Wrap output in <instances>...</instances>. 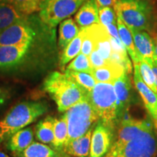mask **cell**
<instances>
[{"label":"cell","mask_w":157,"mask_h":157,"mask_svg":"<svg viewBox=\"0 0 157 157\" xmlns=\"http://www.w3.org/2000/svg\"><path fill=\"white\" fill-rule=\"evenodd\" d=\"M154 126L155 127H157V113H156V119H154Z\"/></svg>","instance_id":"obj_38"},{"label":"cell","mask_w":157,"mask_h":157,"mask_svg":"<svg viewBox=\"0 0 157 157\" xmlns=\"http://www.w3.org/2000/svg\"><path fill=\"white\" fill-rule=\"evenodd\" d=\"M84 34V29L81 28L75 38H74L73 40L62 50L60 56V60H59V66L62 70L64 69L66 64L68 63L71 60H73L81 52Z\"/></svg>","instance_id":"obj_20"},{"label":"cell","mask_w":157,"mask_h":157,"mask_svg":"<svg viewBox=\"0 0 157 157\" xmlns=\"http://www.w3.org/2000/svg\"><path fill=\"white\" fill-rule=\"evenodd\" d=\"M105 29H107L108 32L109 33V34L111 35V36L113 37V38L116 39H120V37H119V31H118L117 23H112V24L108 25L105 26Z\"/></svg>","instance_id":"obj_33"},{"label":"cell","mask_w":157,"mask_h":157,"mask_svg":"<svg viewBox=\"0 0 157 157\" xmlns=\"http://www.w3.org/2000/svg\"><path fill=\"white\" fill-rule=\"evenodd\" d=\"M65 73L72 78L82 88L89 92L95 87L97 82L90 73L84 71H75L66 70Z\"/></svg>","instance_id":"obj_27"},{"label":"cell","mask_w":157,"mask_h":157,"mask_svg":"<svg viewBox=\"0 0 157 157\" xmlns=\"http://www.w3.org/2000/svg\"><path fill=\"white\" fill-rule=\"evenodd\" d=\"M149 34L151 36L153 40H154V58H153V60L155 63L157 64V25L154 27V29L151 31Z\"/></svg>","instance_id":"obj_32"},{"label":"cell","mask_w":157,"mask_h":157,"mask_svg":"<svg viewBox=\"0 0 157 157\" xmlns=\"http://www.w3.org/2000/svg\"><path fill=\"white\" fill-rule=\"evenodd\" d=\"M113 8L129 30L150 33L156 26L152 7L146 0H117Z\"/></svg>","instance_id":"obj_3"},{"label":"cell","mask_w":157,"mask_h":157,"mask_svg":"<svg viewBox=\"0 0 157 157\" xmlns=\"http://www.w3.org/2000/svg\"><path fill=\"white\" fill-rule=\"evenodd\" d=\"M55 118L50 116L45 117L35 127V135L38 140L52 146L54 140Z\"/></svg>","instance_id":"obj_23"},{"label":"cell","mask_w":157,"mask_h":157,"mask_svg":"<svg viewBox=\"0 0 157 157\" xmlns=\"http://www.w3.org/2000/svg\"><path fill=\"white\" fill-rule=\"evenodd\" d=\"M134 82L135 87L142 98L145 106L154 120L157 113V94L149 88L143 81L137 63L134 64Z\"/></svg>","instance_id":"obj_13"},{"label":"cell","mask_w":157,"mask_h":157,"mask_svg":"<svg viewBox=\"0 0 157 157\" xmlns=\"http://www.w3.org/2000/svg\"><path fill=\"white\" fill-rule=\"evenodd\" d=\"M68 138V124L65 115L60 119H55L54 123V140L52 142V148L57 151L62 153L63 149Z\"/></svg>","instance_id":"obj_25"},{"label":"cell","mask_w":157,"mask_h":157,"mask_svg":"<svg viewBox=\"0 0 157 157\" xmlns=\"http://www.w3.org/2000/svg\"><path fill=\"white\" fill-rule=\"evenodd\" d=\"M156 130H157V127H156Z\"/></svg>","instance_id":"obj_40"},{"label":"cell","mask_w":157,"mask_h":157,"mask_svg":"<svg viewBox=\"0 0 157 157\" xmlns=\"http://www.w3.org/2000/svg\"><path fill=\"white\" fill-rule=\"evenodd\" d=\"M93 129H90L82 136L68 142L64 146L60 154L65 155L66 157L89 156Z\"/></svg>","instance_id":"obj_16"},{"label":"cell","mask_w":157,"mask_h":157,"mask_svg":"<svg viewBox=\"0 0 157 157\" xmlns=\"http://www.w3.org/2000/svg\"><path fill=\"white\" fill-rule=\"evenodd\" d=\"M48 110L44 102L23 101L15 104L0 121V143L34 122Z\"/></svg>","instance_id":"obj_2"},{"label":"cell","mask_w":157,"mask_h":157,"mask_svg":"<svg viewBox=\"0 0 157 157\" xmlns=\"http://www.w3.org/2000/svg\"><path fill=\"white\" fill-rule=\"evenodd\" d=\"M26 19L14 6L4 0H0V32L17 21Z\"/></svg>","instance_id":"obj_19"},{"label":"cell","mask_w":157,"mask_h":157,"mask_svg":"<svg viewBox=\"0 0 157 157\" xmlns=\"http://www.w3.org/2000/svg\"><path fill=\"white\" fill-rule=\"evenodd\" d=\"M43 88L55 101L60 112L67 110L87 97L88 92L66 73L54 71L45 78Z\"/></svg>","instance_id":"obj_1"},{"label":"cell","mask_w":157,"mask_h":157,"mask_svg":"<svg viewBox=\"0 0 157 157\" xmlns=\"http://www.w3.org/2000/svg\"><path fill=\"white\" fill-rule=\"evenodd\" d=\"M88 58H89L91 67L93 68L102 67V66H105L106 64L109 63H108L106 60H105L102 58L101 55L99 54V52L95 49L91 52V54L90 55Z\"/></svg>","instance_id":"obj_31"},{"label":"cell","mask_w":157,"mask_h":157,"mask_svg":"<svg viewBox=\"0 0 157 157\" xmlns=\"http://www.w3.org/2000/svg\"><path fill=\"white\" fill-rule=\"evenodd\" d=\"M75 21L81 28L100 23L99 6L96 0H85L76 12Z\"/></svg>","instance_id":"obj_15"},{"label":"cell","mask_w":157,"mask_h":157,"mask_svg":"<svg viewBox=\"0 0 157 157\" xmlns=\"http://www.w3.org/2000/svg\"><path fill=\"white\" fill-rule=\"evenodd\" d=\"M36 33L26 19L17 21L0 32V45L31 44Z\"/></svg>","instance_id":"obj_9"},{"label":"cell","mask_w":157,"mask_h":157,"mask_svg":"<svg viewBox=\"0 0 157 157\" xmlns=\"http://www.w3.org/2000/svg\"><path fill=\"white\" fill-rule=\"evenodd\" d=\"M155 126L121 146L111 145L104 157H157V134Z\"/></svg>","instance_id":"obj_6"},{"label":"cell","mask_w":157,"mask_h":157,"mask_svg":"<svg viewBox=\"0 0 157 157\" xmlns=\"http://www.w3.org/2000/svg\"><path fill=\"white\" fill-rule=\"evenodd\" d=\"M0 157H9V156H7V155L5 153H4V152L0 151Z\"/></svg>","instance_id":"obj_37"},{"label":"cell","mask_w":157,"mask_h":157,"mask_svg":"<svg viewBox=\"0 0 157 157\" xmlns=\"http://www.w3.org/2000/svg\"><path fill=\"white\" fill-rule=\"evenodd\" d=\"M113 130L100 120L93 131L89 157H104L113 143Z\"/></svg>","instance_id":"obj_10"},{"label":"cell","mask_w":157,"mask_h":157,"mask_svg":"<svg viewBox=\"0 0 157 157\" xmlns=\"http://www.w3.org/2000/svg\"><path fill=\"white\" fill-rule=\"evenodd\" d=\"M34 127L23 128L15 132L7 140V148L13 153L22 152L34 142Z\"/></svg>","instance_id":"obj_17"},{"label":"cell","mask_w":157,"mask_h":157,"mask_svg":"<svg viewBox=\"0 0 157 157\" xmlns=\"http://www.w3.org/2000/svg\"><path fill=\"white\" fill-rule=\"evenodd\" d=\"M147 62H148V63L150 64V66H151L153 71H154V73L155 78H156V87H157V64L155 63L153 60H148V61H147Z\"/></svg>","instance_id":"obj_36"},{"label":"cell","mask_w":157,"mask_h":157,"mask_svg":"<svg viewBox=\"0 0 157 157\" xmlns=\"http://www.w3.org/2000/svg\"><path fill=\"white\" fill-rule=\"evenodd\" d=\"M10 94L7 90L0 87V107L2 106L5 102L9 99Z\"/></svg>","instance_id":"obj_34"},{"label":"cell","mask_w":157,"mask_h":157,"mask_svg":"<svg viewBox=\"0 0 157 157\" xmlns=\"http://www.w3.org/2000/svg\"><path fill=\"white\" fill-rule=\"evenodd\" d=\"M125 73V70L121 65L111 62L102 67L93 68L91 74L97 82H111L119 78Z\"/></svg>","instance_id":"obj_18"},{"label":"cell","mask_w":157,"mask_h":157,"mask_svg":"<svg viewBox=\"0 0 157 157\" xmlns=\"http://www.w3.org/2000/svg\"><path fill=\"white\" fill-rule=\"evenodd\" d=\"M136 50L139 62L142 60L146 61L153 60L154 52V44L151 36L146 31L130 30Z\"/></svg>","instance_id":"obj_14"},{"label":"cell","mask_w":157,"mask_h":157,"mask_svg":"<svg viewBox=\"0 0 157 157\" xmlns=\"http://www.w3.org/2000/svg\"><path fill=\"white\" fill-rule=\"evenodd\" d=\"M14 155L15 157H58L60 154L44 143L33 142L22 152Z\"/></svg>","instance_id":"obj_22"},{"label":"cell","mask_w":157,"mask_h":157,"mask_svg":"<svg viewBox=\"0 0 157 157\" xmlns=\"http://www.w3.org/2000/svg\"><path fill=\"white\" fill-rule=\"evenodd\" d=\"M66 70L75 71H84L91 74L92 69L89 58L85 55L80 52L76 58L73 59L71 62L68 65Z\"/></svg>","instance_id":"obj_29"},{"label":"cell","mask_w":157,"mask_h":157,"mask_svg":"<svg viewBox=\"0 0 157 157\" xmlns=\"http://www.w3.org/2000/svg\"><path fill=\"white\" fill-rule=\"evenodd\" d=\"M117 101V127L123 116L129 111L133 101L132 85L128 74L125 72L113 82Z\"/></svg>","instance_id":"obj_11"},{"label":"cell","mask_w":157,"mask_h":157,"mask_svg":"<svg viewBox=\"0 0 157 157\" xmlns=\"http://www.w3.org/2000/svg\"><path fill=\"white\" fill-rule=\"evenodd\" d=\"M14 6L25 16L39 12L44 0H4Z\"/></svg>","instance_id":"obj_26"},{"label":"cell","mask_w":157,"mask_h":157,"mask_svg":"<svg viewBox=\"0 0 157 157\" xmlns=\"http://www.w3.org/2000/svg\"><path fill=\"white\" fill-rule=\"evenodd\" d=\"M99 19L100 23L105 27L117 23V15L113 7H99Z\"/></svg>","instance_id":"obj_30"},{"label":"cell","mask_w":157,"mask_h":157,"mask_svg":"<svg viewBox=\"0 0 157 157\" xmlns=\"http://www.w3.org/2000/svg\"><path fill=\"white\" fill-rule=\"evenodd\" d=\"M31 44L0 45V68L14 67L22 62Z\"/></svg>","instance_id":"obj_12"},{"label":"cell","mask_w":157,"mask_h":157,"mask_svg":"<svg viewBox=\"0 0 157 157\" xmlns=\"http://www.w3.org/2000/svg\"><path fill=\"white\" fill-rule=\"evenodd\" d=\"M140 75L143 81L149 88H151L155 93L157 94V87L156 85V78L151 66L146 60H142L138 63Z\"/></svg>","instance_id":"obj_28"},{"label":"cell","mask_w":157,"mask_h":157,"mask_svg":"<svg viewBox=\"0 0 157 157\" xmlns=\"http://www.w3.org/2000/svg\"><path fill=\"white\" fill-rule=\"evenodd\" d=\"M80 29L73 18H66L60 23L58 46L63 50L78 34Z\"/></svg>","instance_id":"obj_21"},{"label":"cell","mask_w":157,"mask_h":157,"mask_svg":"<svg viewBox=\"0 0 157 157\" xmlns=\"http://www.w3.org/2000/svg\"><path fill=\"white\" fill-rule=\"evenodd\" d=\"M64 115L68 124L66 143L84 135L100 121L99 116L88 100L87 95L65 111Z\"/></svg>","instance_id":"obj_5"},{"label":"cell","mask_w":157,"mask_h":157,"mask_svg":"<svg viewBox=\"0 0 157 157\" xmlns=\"http://www.w3.org/2000/svg\"><path fill=\"white\" fill-rule=\"evenodd\" d=\"M150 119H137L129 117L118 125V130L112 145L121 146L154 127Z\"/></svg>","instance_id":"obj_8"},{"label":"cell","mask_w":157,"mask_h":157,"mask_svg":"<svg viewBox=\"0 0 157 157\" xmlns=\"http://www.w3.org/2000/svg\"><path fill=\"white\" fill-rule=\"evenodd\" d=\"M58 157H64V156H62V155H61V154H60V156H59Z\"/></svg>","instance_id":"obj_39"},{"label":"cell","mask_w":157,"mask_h":157,"mask_svg":"<svg viewBox=\"0 0 157 157\" xmlns=\"http://www.w3.org/2000/svg\"><path fill=\"white\" fill-rule=\"evenodd\" d=\"M99 7H113L117 0H96Z\"/></svg>","instance_id":"obj_35"},{"label":"cell","mask_w":157,"mask_h":157,"mask_svg":"<svg viewBox=\"0 0 157 157\" xmlns=\"http://www.w3.org/2000/svg\"><path fill=\"white\" fill-rule=\"evenodd\" d=\"M85 0H44L39 17L48 28L54 29L79 9Z\"/></svg>","instance_id":"obj_7"},{"label":"cell","mask_w":157,"mask_h":157,"mask_svg":"<svg viewBox=\"0 0 157 157\" xmlns=\"http://www.w3.org/2000/svg\"><path fill=\"white\" fill-rule=\"evenodd\" d=\"M117 24L121 42H122L124 48H126L127 53L129 55V56L132 58L133 63H138L139 60L138 58H137L136 50H135L132 33H131V31L129 29L128 27L124 24V23L123 22L122 20H121L119 16H117Z\"/></svg>","instance_id":"obj_24"},{"label":"cell","mask_w":157,"mask_h":157,"mask_svg":"<svg viewBox=\"0 0 157 157\" xmlns=\"http://www.w3.org/2000/svg\"><path fill=\"white\" fill-rule=\"evenodd\" d=\"M87 98L100 120L114 130L117 127V101L113 84L97 82L87 93Z\"/></svg>","instance_id":"obj_4"}]
</instances>
